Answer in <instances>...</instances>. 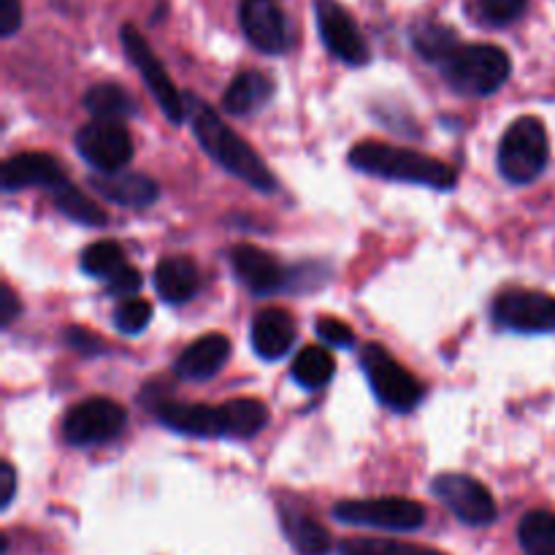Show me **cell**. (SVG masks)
Here are the masks:
<instances>
[{
  "mask_svg": "<svg viewBox=\"0 0 555 555\" xmlns=\"http://www.w3.org/2000/svg\"><path fill=\"white\" fill-rule=\"evenodd\" d=\"M188 98V114L193 119V133L201 141L206 155L215 163H220L231 177L247 182L253 190L260 193H274L276 190V177L269 171V166L263 163V157L247 144L238 133H233L217 112H211L201 98H193L184 92Z\"/></svg>",
  "mask_w": 555,
  "mask_h": 555,
  "instance_id": "6da1fadb",
  "label": "cell"
},
{
  "mask_svg": "<svg viewBox=\"0 0 555 555\" xmlns=\"http://www.w3.org/2000/svg\"><path fill=\"white\" fill-rule=\"evenodd\" d=\"M352 168L390 182L423 184L434 190H453L459 184V171L448 163L428 157L423 152L390 146L383 141H361L350 152Z\"/></svg>",
  "mask_w": 555,
  "mask_h": 555,
  "instance_id": "7a4b0ae2",
  "label": "cell"
},
{
  "mask_svg": "<svg viewBox=\"0 0 555 555\" xmlns=\"http://www.w3.org/2000/svg\"><path fill=\"white\" fill-rule=\"evenodd\" d=\"M439 68L450 87L464 95H491L513 74L509 54L493 43H461Z\"/></svg>",
  "mask_w": 555,
  "mask_h": 555,
  "instance_id": "3957f363",
  "label": "cell"
},
{
  "mask_svg": "<svg viewBox=\"0 0 555 555\" xmlns=\"http://www.w3.org/2000/svg\"><path fill=\"white\" fill-rule=\"evenodd\" d=\"M547 157H551V141H547L545 122L537 117H520L504 130L496 163L507 182L529 184L545 171Z\"/></svg>",
  "mask_w": 555,
  "mask_h": 555,
  "instance_id": "277c9868",
  "label": "cell"
},
{
  "mask_svg": "<svg viewBox=\"0 0 555 555\" xmlns=\"http://www.w3.org/2000/svg\"><path fill=\"white\" fill-rule=\"evenodd\" d=\"M361 366L379 404L393 412H412L426 396L421 379L406 372L385 347L369 345L361 352Z\"/></svg>",
  "mask_w": 555,
  "mask_h": 555,
  "instance_id": "5b68a950",
  "label": "cell"
},
{
  "mask_svg": "<svg viewBox=\"0 0 555 555\" xmlns=\"http://www.w3.org/2000/svg\"><path fill=\"white\" fill-rule=\"evenodd\" d=\"M119 41H122L125 54H128L130 63L135 65L141 79L146 81L152 98L157 101L160 112L166 114L168 122L173 125L182 122V119L188 117V98H184V92L177 90V85H173V79L168 76V70L163 68L157 54L150 49V43L144 41V36H141L133 25H122V30H119Z\"/></svg>",
  "mask_w": 555,
  "mask_h": 555,
  "instance_id": "8992f818",
  "label": "cell"
},
{
  "mask_svg": "<svg viewBox=\"0 0 555 555\" xmlns=\"http://www.w3.org/2000/svg\"><path fill=\"white\" fill-rule=\"evenodd\" d=\"M334 518L347 526L379 531H417L426 524V507L412 499H356L339 502L334 507Z\"/></svg>",
  "mask_w": 555,
  "mask_h": 555,
  "instance_id": "52a82bcc",
  "label": "cell"
},
{
  "mask_svg": "<svg viewBox=\"0 0 555 555\" xmlns=\"http://www.w3.org/2000/svg\"><path fill=\"white\" fill-rule=\"evenodd\" d=\"M125 423H128V415H125L117 401L92 396V399L79 401L65 415L63 437L74 448H95V444H106L117 439L122 434Z\"/></svg>",
  "mask_w": 555,
  "mask_h": 555,
  "instance_id": "ba28073f",
  "label": "cell"
},
{
  "mask_svg": "<svg viewBox=\"0 0 555 555\" xmlns=\"http://www.w3.org/2000/svg\"><path fill=\"white\" fill-rule=\"evenodd\" d=\"M431 491L461 524L466 526H491L496 520V502L491 491L480 480L459 472L434 477Z\"/></svg>",
  "mask_w": 555,
  "mask_h": 555,
  "instance_id": "9c48e42d",
  "label": "cell"
},
{
  "mask_svg": "<svg viewBox=\"0 0 555 555\" xmlns=\"http://www.w3.org/2000/svg\"><path fill=\"white\" fill-rule=\"evenodd\" d=\"M76 150L95 171H122L133 160V139L119 119H95L76 133Z\"/></svg>",
  "mask_w": 555,
  "mask_h": 555,
  "instance_id": "30bf717a",
  "label": "cell"
},
{
  "mask_svg": "<svg viewBox=\"0 0 555 555\" xmlns=\"http://www.w3.org/2000/svg\"><path fill=\"white\" fill-rule=\"evenodd\" d=\"M493 320L518 334H553L555 296L540 291H504L493 301Z\"/></svg>",
  "mask_w": 555,
  "mask_h": 555,
  "instance_id": "8fae6325",
  "label": "cell"
},
{
  "mask_svg": "<svg viewBox=\"0 0 555 555\" xmlns=\"http://www.w3.org/2000/svg\"><path fill=\"white\" fill-rule=\"evenodd\" d=\"M314 11H318L320 38L328 47V52L347 65H366L372 52H369L366 38L350 16V11L341 9L336 0H318Z\"/></svg>",
  "mask_w": 555,
  "mask_h": 555,
  "instance_id": "7c38bea8",
  "label": "cell"
},
{
  "mask_svg": "<svg viewBox=\"0 0 555 555\" xmlns=\"http://www.w3.org/2000/svg\"><path fill=\"white\" fill-rule=\"evenodd\" d=\"M238 20L249 43L263 54H285L291 49L287 16L276 0H242Z\"/></svg>",
  "mask_w": 555,
  "mask_h": 555,
  "instance_id": "4fadbf2b",
  "label": "cell"
},
{
  "mask_svg": "<svg viewBox=\"0 0 555 555\" xmlns=\"http://www.w3.org/2000/svg\"><path fill=\"white\" fill-rule=\"evenodd\" d=\"M157 421L168 426L171 431L184 434V437L215 439L228 437V412L225 404H179V401H155L152 404Z\"/></svg>",
  "mask_w": 555,
  "mask_h": 555,
  "instance_id": "5bb4252c",
  "label": "cell"
},
{
  "mask_svg": "<svg viewBox=\"0 0 555 555\" xmlns=\"http://www.w3.org/2000/svg\"><path fill=\"white\" fill-rule=\"evenodd\" d=\"M231 266L233 271H236L238 280L244 282V287L253 291L255 296H269V293H276L287 280L280 260H276L271 253H266V249L255 247V244H238V247H233Z\"/></svg>",
  "mask_w": 555,
  "mask_h": 555,
  "instance_id": "9a60e30c",
  "label": "cell"
},
{
  "mask_svg": "<svg viewBox=\"0 0 555 555\" xmlns=\"http://www.w3.org/2000/svg\"><path fill=\"white\" fill-rule=\"evenodd\" d=\"M65 179L63 168L52 155L43 152H22V155L9 157L0 171V184L5 193H16L25 188H43L52 190Z\"/></svg>",
  "mask_w": 555,
  "mask_h": 555,
  "instance_id": "2e32d148",
  "label": "cell"
},
{
  "mask_svg": "<svg viewBox=\"0 0 555 555\" xmlns=\"http://www.w3.org/2000/svg\"><path fill=\"white\" fill-rule=\"evenodd\" d=\"M90 188L95 190L98 195L112 201V204L130 206V209H144V206L155 204L157 195H160L155 179L144 177V173L125 171V168L112 173L95 171L90 177Z\"/></svg>",
  "mask_w": 555,
  "mask_h": 555,
  "instance_id": "e0dca14e",
  "label": "cell"
},
{
  "mask_svg": "<svg viewBox=\"0 0 555 555\" xmlns=\"http://www.w3.org/2000/svg\"><path fill=\"white\" fill-rule=\"evenodd\" d=\"M231 358V341L222 334H206L201 339H195L188 350L179 356L177 361V374L190 383H204L211 379L225 361Z\"/></svg>",
  "mask_w": 555,
  "mask_h": 555,
  "instance_id": "ac0fdd59",
  "label": "cell"
},
{
  "mask_svg": "<svg viewBox=\"0 0 555 555\" xmlns=\"http://www.w3.org/2000/svg\"><path fill=\"white\" fill-rule=\"evenodd\" d=\"M296 341V323L285 309H260L253 320V347L266 361H280Z\"/></svg>",
  "mask_w": 555,
  "mask_h": 555,
  "instance_id": "d6986e66",
  "label": "cell"
},
{
  "mask_svg": "<svg viewBox=\"0 0 555 555\" xmlns=\"http://www.w3.org/2000/svg\"><path fill=\"white\" fill-rule=\"evenodd\" d=\"M274 90L276 87L271 81V76L260 74V70H242L228 85L225 95H222V108L228 114L244 117V114H253L258 108H263L274 98Z\"/></svg>",
  "mask_w": 555,
  "mask_h": 555,
  "instance_id": "ffe728a7",
  "label": "cell"
},
{
  "mask_svg": "<svg viewBox=\"0 0 555 555\" xmlns=\"http://www.w3.org/2000/svg\"><path fill=\"white\" fill-rule=\"evenodd\" d=\"M280 524L285 531L287 542L298 555H328L334 547L328 529L320 526L312 515L298 513V509L282 507L280 509Z\"/></svg>",
  "mask_w": 555,
  "mask_h": 555,
  "instance_id": "44dd1931",
  "label": "cell"
},
{
  "mask_svg": "<svg viewBox=\"0 0 555 555\" xmlns=\"http://www.w3.org/2000/svg\"><path fill=\"white\" fill-rule=\"evenodd\" d=\"M155 287L163 301L188 304L198 291V269L190 258H166L155 269Z\"/></svg>",
  "mask_w": 555,
  "mask_h": 555,
  "instance_id": "7402d4cb",
  "label": "cell"
},
{
  "mask_svg": "<svg viewBox=\"0 0 555 555\" xmlns=\"http://www.w3.org/2000/svg\"><path fill=\"white\" fill-rule=\"evenodd\" d=\"M49 195H52L54 206H57V209L63 211L68 220L79 222V225L101 228V225H106V222H108L106 211H103L101 206H98L95 201L90 198V195L81 193V190L76 188V184L70 182L68 177H65L60 184H54V188L49 190Z\"/></svg>",
  "mask_w": 555,
  "mask_h": 555,
  "instance_id": "603a6c76",
  "label": "cell"
},
{
  "mask_svg": "<svg viewBox=\"0 0 555 555\" xmlns=\"http://www.w3.org/2000/svg\"><path fill=\"white\" fill-rule=\"evenodd\" d=\"M412 43H415L421 57H426L428 63H437V65H442L444 60L461 47L459 33H455L453 27L434 20L417 22V25L412 27Z\"/></svg>",
  "mask_w": 555,
  "mask_h": 555,
  "instance_id": "cb8c5ba5",
  "label": "cell"
},
{
  "mask_svg": "<svg viewBox=\"0 0 555 555\" xmlns=\"http://www.w3.org/2000/svg\"><path fill=\"white\" fill-rule=\"evenodd\" d=\"M85 108L95 119H122L135 112V103L125 87L114 85V81H103V85L90 87L85 92Z\"/></svg>",
  "mask_w": 555,
  "mask_h": 555,
  "instance_id": "d4e9b609",
  "label": "cell"
},
{
  "mask_svg": "<svg viewBox=\"0 0 555 555\" xmlns=\"http://www.w3.org/2000/svg\"><path fill=\"white\" fill-rule=\"evenodd\" d=\"M334 372H336L334 356H331L325 347H304V350L296 356V361H293V369H291L293 379L307 390H318L323 388V385H328L331 377H334Z\"/></svg>",
  "mask_w": 555,
  "mask_h": 555,
  "instance_id": "484cf974",
  "label": "cell"
},
{
  "mask_svg": "<svg viewBox=\"0 0 555 555\" xmlns=\"http://www.w3.org/2000/svg\"><path fill=\"white\" fill-rule=\"evenodd\" d=\"M228 439H249L269 426V406L258 399L225 401Z\"/></svg>",
  "mask_w": 555,
  "mask_h": 555,
  "instance_id": "4316f807",
  "label": "cell"
},
{
  "mask_svg": "<svg viewBox=\"0 0 555 555\" xmlns=\"http://www.w3.org/2000/svg\"><path fill=\"white\" fill-rule=\"evenodd\" d=\"M518 540L526 555H555V513L534 509L518 526Z\"/></svg>",
  "mask_w": 555,
  "mask_h": 555,
  "instance_id": "83f0119b",
  "label": "cell"
},
{
  "mask_svg": "<svg viewBox=\"0 0 555 555\" xmlns=\"http://www.w3.org/2000/svg\"><path fill=\"white\" fill-rule=\"evenodd\" d=\"M125 266H128L125 263V249L117 242H112V238L90 244L81 253V271L87 276H95V280H112Z\"/></svg>",
  "mask_w": 555,
  "mask_h": 555,
  "instance_id": "f1b7e54d",
  "label": "cell"
},
{
  "mask_svg": "<svg viewBox=\"0 0 555 555\" xmlns=\"http://www.w3.org/2000/svg\"><path fill=\"white\" fill-rule=\"evenodd\" d=\"M341 555H448L426 545H406L396 540H347Z\"/></svg>",
  "mask_w": 555,
  "mask_h": 555,
  "instance_id": "f546056e",
  "label": "cell"
},
{
  "mask_svg": "<svg viewBox=\"0 0 555 555\" xmlns=\"http://www.w3.org/2000/svg\"><path fill=\"white\" fill-rule=\"evenodd\" d=\"M150 320L152 307L144 298H122V301L117 304V309H114V325H117V331H122V334L128 336L141 334V331L150 325Z\"/></svg>",
  "mask_w": 555,
  "mask_h": 555,
  "instance_id": "4dcf8cb0",
  "label": "cell"
},
{
  "mask_svg": "<svg viewBox=\"0 0 555 555\" xmlns=\"http://www.w3.org/2000/svg\"><path fill=\"white\" fill-rule=\"evenodd\" d=\"M477 3H480L482 16L491 25H509V22H515L524 14L529 0H477Z\"/></svg>",
  "mask_w": 555,
  "mask_h": 555,
  "instance_id": "1f68e13d",
  "label": "cell"
},
{
  "mask_svg": "<svg viewBox=\"0 0 555 555\" xmlns=\"http://www.w3.org/2000/svg\"><path fill=\"white\" fill-rule=\"evenodd\" d=\"M318 336L325 341V345H334V347L356 345V331L336 318H320L318 320Z\"/></svg>",
  "mask_w": 555,
  "mask_h": 555,
  "instance_id": "d6a6232c",
  "label": "cell"
},
{
  "mask_svg": "<svg viewBox=\"0 0 555 555\" xmlns=\"http://www.w3.org/2000/svg\"><path fill=\"white\" fill-rule=\"evenodd\" d=\"M141 271L133 266H125L119 269L112 280H106V293L114 298H130L141 291Z\"/></svg>",
  "mask_w": 555,
  "mask_h": 555,
  "instance_id": "836d02e7",
  "label": "cell"
},
{
  "mask_svg": "<svg viewBox=\"0 0 555 555\" xmlns=\"http://www.w3.org/2000/svg\"><path fill=\"white\" fill-rule=\"evenodd\" d=\"M65 341H68L74 350H79L81 356H103L106 345H103L101 336H95L87 328H68L65 331Z\"/></svg>",
  "mask_w": 555,
  "mask_h": 555,
  "instance_id": "e575fe53",
  "label": "cell"
},
{
  "mask_svg": "<svg viewBox=\"0 0 555 555\" xmlns=\"http://www.w3.org/2000/svg\"><path fill=\"white\" fill-rule=\"evenodd\" d=\"M22 27L20 0H0V36L11 38Z\"/></svg>",
  "mask_w": 555,
  "mask_h": 555,
  "instance_id": "d590c367",
  "label": "cell"
},
{
  "mask_svg": "<svg viewBox=\"0 0 555 555\" xmlns=\"http://www.w3.org/2000/svg\"><path fill=\"white\" fill-rule=\"evenodd\" d=\"M20 301H16L14 291H11L9 285H3V291H0V325L3 328H9L11 323L16 320V314H20Z\"/></svg>",
  "mask_w": 555,
  "mask_h": 555,
  "instance_id": "8d00e7d4",
  "label": "cell"
},
{
  "mask_svg": "<svg viewBox=\"0 0 555 555\" xmlns=\"http://www.w3.org/2000/svg\"><path fill=\"white\" fill-rule=\"evenodd\" d=\"M0 475H3V499H0V507L9 509V504L14 502L16 496V472L9 461H3V472H0Z\"/></svg>",
  "mask_w": 555,
  "mask_h": 555,
  "instance_id": "74e56055",
  "label": "cell"
}]
</instances>
